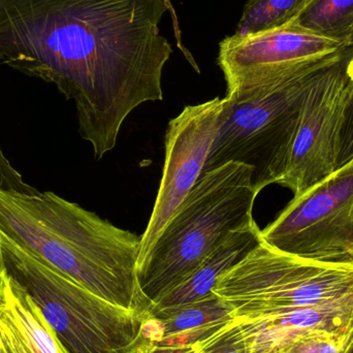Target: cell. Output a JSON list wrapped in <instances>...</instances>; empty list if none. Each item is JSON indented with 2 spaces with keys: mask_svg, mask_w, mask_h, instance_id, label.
Wrapping results in <instances>:
<instances>
[{
  "mask_svg": "<svg viewBox=\"0 0 353 353\" xmlns=\"http://www.w3.org/2000/svg\"><path fill=\"white\" fill-rule=\"evenodd\" d=\"M170 0H0V63L55 85L97 159L139 105L163 99Z\"/></svg>",
  "mask_w": 353,
  "mask_h": 353,
  "instance_id": "cell-1",
  "label": "cell"
},
{
  "mask_svg": "<svg viewBox=\"0 0 353 353\" xmlns=\"http://www.w3.org/2000/svg\"><path fill=\"white\" fill-rule=\"evenodd\" d=\"M0 234L99 298L150 312L138 278L142 236L56 193L2 185Z\"/></svg>",
  "mask_w": 353,
  "mask_h": 353,
  "instance_id": "cell-2",
  "label": "cell"
},
{
  "mask_svg": "<svg viewBox=\"0 0 353 353\" xmlns=\"http://www.w3.org/2000/svg\"><path fill=\"white\" fill-rule=\"evenodd\" d=\"M341 50L261 70L228 87L203 173L228 163H243L252 170L259 192L278 184L305 99Z\"/></svg>",
  "mask_w": 353,
  "mask_h": 353,
  "instance_id": "cell-3",
  "label": "cell"
},
{
  "mask_svg": "<svg viewBox=\"0 0 353 353\" xmlns=\"http://www.w3.org/2000/svg\"><path fill=\"white\" fill-rule=\"evenodd\" d=\"M6 275L41 310L68 353H153L161 327L150 312L116 306L0 234Z\"/></svg>",
  "mask_w": 353,
  "mask_h": 353,
  "instance_id": "cell-4",
  "label": "cell"
},
{
  "mask_svg": "<svg viewBox=\"0 0 353 353\" xmlns=\"http://www.w3.org/2000/svg\"><path fill=\"white\" fill-rule=\"evenodd\" d=\"M259 191L248 165L228 163L201 174L152 251L138 268L139 284L154 304L234 230L250 225Z\"/></svg>",
  "mask_w": 353,
  "mask_h": 353,
  "instance_id": "cell-5",
  "label": "cell"
},
{
  "mask_svg": "<svg viewBox=\"0 0 353 353\" xmlns=\"http://www.w3.org/2000/svg\"><path fill=\"white\" fill-rule=\"evenodd\" d=\"M213 292L232 306L234 319L319 306L353 296V265L308 261L261 241Z\"/></svg>",
  "mask_w": 353,
  "mask_h": 353,
  "instance_id": "cell-6",
  "label": "cell"
},
{
  "mask_svg": "<svg viewBox=\"0 0 353 353\" xmlns=\"http://www.w3.org/2000/svg\"><path fill=\"white\" fill-rule=\"evenodd\" d=\"M261 241L308 261L353 265V161L294 197Z\"/></svg>",
  "mask_w": 353,
  "mask_h": 353,
  "instance_id": "cell-7",
  "label": "cell"
},
{
  "mask_svg": "<svg viewBox=\"0 0 353 353\" xmlns=\"http://www.w3.org/2000/svg\"><path fill=\"white\" fill-rule=\"evenodd\" d=\"M353 92V45L338 53L309 91L278 185L294 197L336 171L337 143L346 105Z\"/></svg>",
  "mask_w": 353,
  "mask_h": 353,
  "instance_id": "cell-8",
  "label": "cell"
},
{
  "mask_svg": "<svg viewBox=\"0 0 353 353\" xmlns=\"http://www.w3.org/2000/svg\"><path fill=\"white\" fill-rule=\"evenodd\" d=\"M219 97L184 108L172 119L165 136V159L154 208L142 236L138 268L203 174L219 124Z\"/></svg>",
  "mask_w": 353,
  "mask_h": 353,
  "instance_id": "cell-9",
  "label": "cell"
},
{
  "mask_svg": "<svg viewBox=\"0 0 353 353\" xmlns=\"http://www.w3.org/2000/svg\"><path fill=\"white\" fill-rule=\"evenodd\" d=\"M343 48L346 46L285 25L249 37H225L219 45L218 64L228 87L261 70L335 53Z\"/></svg>",
  "mask_w": 353,
  "mask_h": 353,
  "instance_id": "cell-10",
  "label": "cell"
},
{
  "mask_svg": "<svg viewBox=\"0 0 353 353\" xmlns=\"http://www.w3.org/2000/svg\"><path fill=\"white\" fill-rule=\"evenodd\" d=\"M249 353H282L311 336L353 338V296L319 306L232 319Z\"/></svg>",
  "mask_w": 353,
  "mask_h": 353,
  "instance_id": "cell-11",
  "label": "cell"
},
{
  "mask_svg": "<svg viewBox=\"0 0 353 353\" xmlns=\"http://www.w3.org/2000/svg\"><path fill=\"white\" fill-rule=\"evenodd\" d=\"M261 242V230L256 222L232 232L180 283L165 292L151 306V316H159L211 296L218 279Z\"/></svg>",
  "mask_w": 353,
  "mask_h": 353,
  "instance_id": "cell-12",
  "label": "cell"
},
{
  "mask_svg": "<svg viewBox=\"0 0 353 353\" xmlns=\"http://www.w3.org/2000/svg\"><path fill=\"white\" fill-rule=\"evenodd\" d=\"M0 333L12 353H68L32 299L4 271Z\"/></svg>",
  "mask_w": 353,
  "mask_h": 353,
  "instance_id": "cell-13",
  "label": "cell"
},
{
  "mask_svg": "<svg viewBox=\"0 0 353 353\" xmlns=\"http://www.w3.org/2000/svg\"><path fill=\"white\" fill-rule=\"evenodd\" d=\"M157 319L161 338L157 345L188 346L208 337L218 327L234 319V310L226 301L211 296L163 313Z\"/></svg>",
  "mask_w": 353,
  "mask_h": 353,
  "instance_id": "cell-14",
  "label": "cell"
},
{
  "mask_svg": "<svg viewBox=\"0 0 353 353\" xmlns=\"http://www.w3.org/2000/svg\"><path fill=\"white\" fill-rule=\"evenodd\" d=\"M290 26L317 37L353 45V0H306Z\"/></svg>",
  "mask_w": 353,
  "mask_h": 353,
  "instance_id": "cell-15",
  "label": "cell"
},
{
  "mask_svg": "<svg viewBox=\"0 0 353 353\" xmlns=\"http://www.w3.org/2000/svg\"><path fill=\"white\" fill-rule=\"evenodd\" d=\"M306 0H249L234 35L249 37L285 26L294 20Z\"/></svg>",
  "mask_w": 353,
  "mask_h": 353,
  "instance_id": "cell-16",
  "label": "cell"
},
{
  "mask_svg": "<svg viewBox=\"0 0 353 353\" xmlns=\"http://www.w3.org/2000/svg\"><path fill=\"white\" fill-rule=\"evenodd\" d=\"M190 348L191 353H249L246 341L232 319L191 344Z\"/></svg>",
  "mask_w": 353,
  "mask_h": 353,
  "instance_id": "cell-17",
  "label": "cell"
},
{
  "mask_svg": "<svg viewBox=\"0 0 353 353\" xmlns=\"http://www.w3.org/2000/svg\"><path fill=\"white\" fill-rule=\"evenodd\" d=\"M353 338L340 339L330 336H311L299 340L282 353H347Z\"/></svg>",
  "mask_w": 353,
  "mask_h": 353,
  "instance_id": "cell-18",
  "label": "cell"
},
{
  "mask_svg": "<svg viewBox=\"0 0 353 353\" xmlns=\"http://www.w3.org/2000/svg\"><path fill=\"white\" fill-rule=\"evenodd\" d=\"M353 161V92L346 105L337 143L336 170Z\"/></svg>",
  "mask_w": 353,
  "mask_h": 353,
  "instance_id": "cell-19",
  "label": "cell"
},
{
  "mask_svg": "<svg viewBox=\"0 0 353 353\" xmlns=\"http://www.w3.org/2000/svg\"><path fill=\"white\" fill-rule=\"evenodd\" d=\"M153 353H191V348L190 345L163 346L155 344Z\"/></svg>",
  "mask_w": 353,
  "mask_h": 353,
  "instance_id": "cell-20",
  "label": "cell"
},
{
  "mask_svg": "<svg viewBox=\"0 0 353 353\" xmlns=\"http://www.w3.org/2000/svg\"><path fill=\"white\" fill-rule=\"evenodd\" d=\"M0 353H12L8 344H6V340L2 337L1 333H0Z\"/></svg>",
  "mask_w": 353,
  "mask_h": 353,
  "instance_id": "cell-21",
  "label": "cell"
},
{
  "mask_svg": "<svg viewBox=\"0 0 353 353\" xmlns=\"http://www.w3.org/2000/svg\"><path fill=\"white\" fill-rule=\"evenodd\" d=\"M3 274V265H2L1 252H0V278Z\"/></svg>",
  "mask_w": 353,
  "mask_h": 353,
  "instance_id": "cell-22",
  "label": "cell"
},
{
  "mask_svg": "<svg viewBox=\"0 0 353 353\" xmlns=\"http://www.w3.org/2000/svg\"><path fill=\"white\" fill-rule=\"evenodd\" d=\"M347 353H353V344L352 346H350V350H348Z\"/></svg>",
  "mask_w": 353,
  "mask_h": 353,
  "instance_id": "cell-23",
  "label": "cell"
},
{
  "mask_svg": "<svg viewBox=\"0 0 353 353\" xmlns=\"http://www.w3.org/2000/svg\"><path fill=\"white\" fill-rule=\"evenodd\" d=\"M0 279H1V278H0Z\"/></svg>",
  "mask_w": 353,
  "mask_h": 353,
  "instance_id": "cell-24",
  "label": "cell"
}]
</instances>
